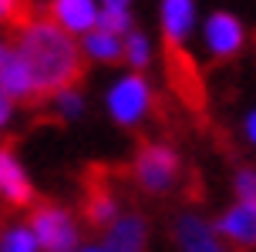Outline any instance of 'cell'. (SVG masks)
Returning <instances> with one entry per match:
<instances>
[{
  "label": "cell",
  "instance_id": "obj_1",
  "mask_svg": "<svg viewBox=\"0 0 256 252\" xmlns=\"http://www.w3.org/2000/svg\"><path fill=\"white\" fill-rule=\"evenodd\" d=\"M14 54L27 64L34 81V98H54L58 91L74 88L84 74V54L71 34H64L48 17H27L17 27Z\"/></svg>",
  "mask_w": 256,
  "mask_h": 252
},
{
  "label": "cell",
  "instance_id": "obj_2",
  "mask_svg": "<svg viewBox=\"0 0 256 252\" xmlns=\"http://www.w3.org/2000/svg\"><path fill=\"white\" fill-rule=\"evenodd\" d=\"M148 111H152V84L142 74L132 71V74L118 77L115 84H112V91H108V114L122 128L138 125Z\"/></svg>",
  "mask_w": 256,
  "mask_h": 252
},
{
  "label": "cell",
  "instance_id": "obj_3",
  "mask_svg": "<svg viewBox=\"0 0 256 252\" xmlns=\"http://www.w3.org/2000/svg\"><path fill=\"white\" fill-rule=\"evenodd\" d=\"M30 232L44 252H74L78 226L61 205H38L30 215Z\"/></svg>",
  "mask_w": 256,
  "mask_h": 252
},
{
  "label": "cell",
  "instance_id": "obj_4",
  "mask_svg": "<svg viewBox=\"0 0 256 252\" xmlns=\"http://www.w3.org/2000/svg\"><path fill=\"white\" fill-rule=\"evenodd\" d=\"M179 178V155L168 145H142L135 155V182L145 192H168Z\"/></svg>",
  "mask_w": 256,
  "mask_h": 252
},
{
  "label": "cell",
  "instance_id": "obj_5",
  "mask_svg": "<svg viewBox=\"0 0 256 252\" xmlns=\"http://www.w3.org/2000/svg\"><path fill=\"white\" fill-rule=\"evenodd\" d=\"M243 40H246V27H243V20L232 17L230 10L209 13V20L202 24V44L216 61L236 57V54L243 50Z\"/></svg>",
  "mask_w": 256,
  "mask_h": 252
},
{
  "label": "cell",
  "instance_id": "obj_6",
  "mask_svg": "<svg viewBox=\"0 0 256 252\" xmlns=\"http://www.w3.org/2000/svg\"><path fill=\"white\" fill-rule=\"evenodd\" d=\"M98 0H51L44 17L71 37H88L91 30H98Z\"/></svg>",
  "mask_w": 256,
  "mask_h": 252
},
{
  "label": "cell",
  "instance_id": "obj_7",
  "mask_svg": "<svg viewBox=\"0 0 256 252\" xmlns=\"http://www.w3.org/2000/svg\"><path fill=\"white\" fill-rule=\"evenodd\" d=\"M0 199L7 205H17V209L34 202V185L27 178L24 165L17 162V155L7 145H0Z\"/></svg>",
  "mask_w": 256,
  "mask_h": 252
},
{
  "label": "cell",
  "instance_id": "obj_8",
  "mask_svg": "<svg viewBox=\"0 0 256 252\" xmlns=\"http://www.w3.org/2000/svg\"><path fill=\"white\" fill-rule=\"evenodd\" d=\"M216 236H222L236 249H253L256 246V205L236 202L232 209H226L216 222Z\"/></svg>",
  "mask_w": 256,
  "mask_h": 252
},
{
  "label": "cell",
  "instance_id": "obj_9",
  "mask_svg": "<svg viewBox=\"0 0 256 252\" xmlns=\"http://www.w3.org/2000/svg\"><path fill=\"white\" fill-rule=\"evenodd\" d=\"M162 10V34L166 44L172 50H179L189 40L192 27H196V0H162L158 3Z\"/></svg>",
  "mask_w": 256,
  "mask_h": 252
},
{
  "label": "cell",
  "instance_id": "obj_10",
  "mask_svg": "<svg viewBox=\"0 0 256 252\" xmlns=\"http://www.w3.org/2000/svg\"><path fill=\"white\" fill-rule=\"evenodd\" d=\"M176 239L182 252H226L216 229H209L199 215H182L176 222Z\"/></svg>",
  "mask_w": 256,
  "mask_h": 252
},
{
  "label": "cell",
  "instance_id": "obj_11",
  "mask_svg": "<svg viewBox=\"0 0 256 252\" xmlns=\"http://www.w3.org/2000/svg\"><path fill=\"white\" fill-rule=\"evenodd\" d=\"M108 252H145V222L138 215H118L104 239Z\"/></svg>",
  "mask_w": 256,
  "mask_h": 252
},
{
  "label": "cell",
  "instance_id": "obj_12",
  "mask_svg": "<svg viewBox=\"0 0 256 252\" xmlns=\"http://www.w3.org/2000/svg\"><path fill=\"white\" fill-rule=\"evenodd\" d=\"M0 94H7L10 101H34V81L27 64L10 50V57L0 67Z\"/></svg>",
  "mask_w": 256,
  "mask_h": 252
},
{
  "label": "cell",
  "instance_id": "obj_13",
  "mask_svg": "<svg viewBox=\"0 0 256 252\" xmlns=\"http://www.w3.org/2000/svg\"><path fill=\"white\" fill-rule=\"evenodd\" d=\"M81 54L91 57V61H102V64L125 61V40L112 37L104 30H91L88 37H81Z\"/></svg>",
  "mask_w": 256,
  "mask_h": 252
},
{
  "label": "cell",
  "instance_id": "obj_14",
  "mask_svg": "<svg viewBox=\"0 0 256 252\" xmlns=\"http://www.w3.org/2000/svg\"><path fill=\"white\" fill-rule=\"evenodd\" d=\"M84 215H88V222L91 226H102V229H112L118 222V202L115 195L104 189H91L88 202H84Z\"/></svg>",
  "mask_w": 256,
  "mask_h": 252
},
{
  "label": "cell",
  "instance_id": "obj_15",
  "mask_svg": "<svg viewBox=\"0 0 256 252\" xmlns=\"http://www.w3.org/2000/svg\"><path fill=\"white\" fill-rule=\"evenodd\" d=\"M125 61H128V67H135V74H138L142 67H148V61H152V44H148V37L142 30H132L125 37Z\"/></svg>",
  "mask_w": 256,
  "mask_h": 252
},
{
  "label": "cell",
  "instance_id": "obj_16",
  "mask_svg": "<svg viewBox=\"0 0 256 252\" xmlns=\"http://www.w3.org/2000/svg\"><path fill=\"white\" fill-rule=\"evenodd\" d=\"M38 249L40 246L34 239L30 226H14L0 236V252H38Z\"/></svg>",
  "mask_w": 256,
  "mask_h": 252
},
{
  "label": "cell",
  "instance_id": "obj_17",
  "mask_svg": "<svg viewBox=\"0 0 256 252\" xmlns=\"http://www.w3.org/2000/svg\"><path fill=\"white\" fill-rule=\"evenodd\" d=\"M54 111H58V118H64V121H74V118H81L84 114V94L78 88H68V91H58L51 98Z\"/></svg>",
  "mask_w": 256,
  "mask_h": 252
},
{
  "label": "cell",
  "instance_id": "obj_18",
  "mask_svg": "<svg viewBox=\"0 0 256 252\" xmlns=\"http://www.w3.org/2000/svg\"><path fill=\"white\" fill-rule=\"evenodd\" d=\"M98 30L112 34V37H122L125 40L135 27H132V13L128 10H102L98 13Z\"/></svg>",
  "mask_w": 256,
  "mask_h": 252
},
{
  "label": "cell",
  "instance_id": "obj_19",
  "mask_svg": "<svg viewBox=\"0 0 256 252\" xmlns=\"http://www.w3.org/2000/svg\"><path fill=\"white\" fill-rule=\"evenodd\" d=\"M236 195H240V202H246V205H256V168H243V172H236Z\"/></svg>",
  "mask_w": 256,
  "mask_h": 252
},
{
  "label": "cell",
  "instance_id": "obj_20",
  "mask_svg": "<svg viewBox=\"0 0 256 252\" xmlns=\"http://www.w3.org/2000/svg\"><path fill=\"white\" fill-rule=\"evenodd\" d=\"M20 3H24V0H0V24L14 20V17H17V10H20Z\"/></svg>",
  "mask_w": 256,
  "mask_h": 252
},
{
  "label": "cell",
  "instance_id": "obj_21",
  "mask_svg": "<svg viewBox=\"0 0 256 252\" xmlns=\"http://www.w3.org/2000/svg\"><path fill=\"white\" fill-rule=\"evenodd\" d=\"M10 114H14V101L7 98V94H0V128L10 121Z\"/></svg>",
  "mask_w": 256,
  "mask_h": 252
},
{
  "label": "cell",
  "instance_id": "obj_22",
  "mask_svg": "<svg viewBox=\"0 0 256 252\" xmlns=\"http://www.w3.org/2000/svg\"><path fill=\"white\" fill-rule=\"evenodd\" d=\"M102 10H132V0H102Z\"/></svg>",
  "mask_w": 256,
  "mask_h": 252
},
{
  "label": "cell",
  "instance_id": "obj_23",
  "mask_svg": "<svg viewBox=\"0 0 256 252\" xmlns=\"http://www.w3.org/2000/svg\"><path fill=\"white\" fill-rule=\"evenodd\" d=\"M243 128H246V138H250V141L256 145V111H250V114H246Z\"/></svg>",
  "mask_w": 256,
  "mask_h": 252
},
{
  "label": "cell",
  "instance_id": "obj_24",
  "mask_svg": "<svg viewBox=\"0 0 256 252\" xmlns=\"http://www.w3.org/2000/svg\"><path fill=\"white\" fill-rule=\"evenodd\" d=\"M7 57H10V44H7V40H0V67H4Z\"/></svg>",
  "mask_w": 256,
  "mask_h": 252
},
{
  "label": "cell",
  "instance_id": "obj_25",
  "mask_svg": "<svg viewBox=\"0 0 256 252\" xmlns=\"http://www.w3.org/2000/svg\"><path fill=\"white\" fill-rule=\"evenodd\" d=\"M78 252H108V249H78Z\"/></svg>",
  "mask_w": 256,
  "mask_h": 252
}]
</instances>
